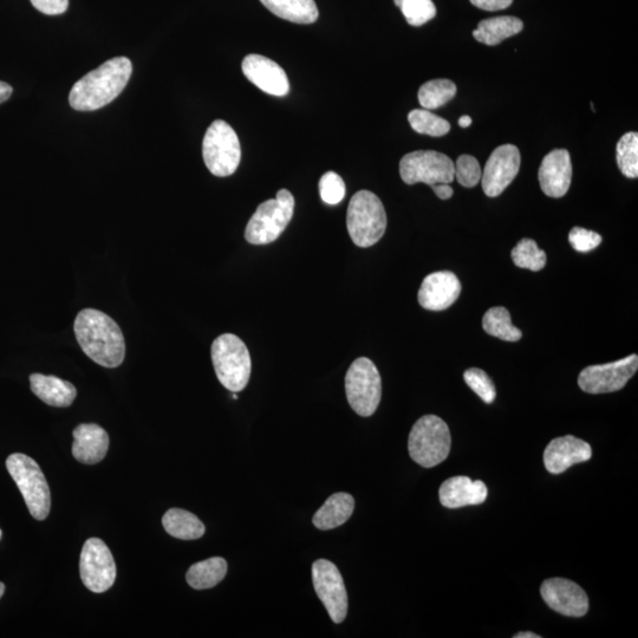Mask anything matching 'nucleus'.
I'll return each mask as SVG.
<instances>
[{"label":"nucleus","instance_id":"nucleus-1","mask_svg":"<svg viewBox=\"0 0 638 638\" xmlns=\"http://www.w3.org/2000/svg\"><path fill=\"white\" fill-rule=\"evenodd\" d=\"M74 331L83 353L101 367L117 368L125 361V337L114 319L104 312L82 310L75 319Z\"/></svg>","mask_w":638,"mask_h":638},{"label":"nucleus","instance_id":"nucleus-2","mask_svg":"<svg viewBox=\"0 0 638 638\" xmlns=\"http://www.w3.org/2000/svg\"><path fill=\"white\" fill-rule=\"evenodd\" d=\"M132 73L133 64L127 57H115L103 63L71 88V108L78 112H94L106 107L126 88Z\"/></svg>","mask_w":638,"mask_h":638},{"label":"nucleus","instance_id":"nucleus-3","mask_svg":"<svg viewBox=\"0 0 638 638\" xmlns=\"http://www.w3.org/2000/svg\"><path fill=\"white\" fill-rule=\"evenodd\" d=\"M452 447L451 431L439 416L425 415L415 422L409 434L408 451L416 464L432 468L448 458Z\"/></svg>","mask_w":638,"mask_h":638},{"label":"nucleus","instance_id":"nucleus-4","mask_svg":"<svg viewBox=\"0 0 638 638\" xmlns=\"http://www.w3.org/2000/svg\"><path fill=\"white\" fill-rule=\"evenodd\" d=\"M211 354L220 383L230 392H242L250 381L252 369L245 343L236 335H221L213 342Z\"/></svg>","mask_w":638,"mask_h":638},{"label":"nucleus","instance_id":"nucleus-5","mask_svg":"<svg viewBox=\"0 0 638 638\" xmlns=\"http://www.w3.org/2000/svg\"><path fill=\"white\" fill-rule=\"evenodd\" d=\"M347 227L356 246L379 243L387 229V214L380 198L369 191L357 192L350 200Z\"/></svg>","mask_w":638,"mask_h":638},{"label":"nucleus","instance_id":"nucleus-6","mask_svg":"<svg viewBox=\"0 0 638 638\" xmlns=\"http://www.w3.org/2000/svg\"><path fill=\"white\" fill-rule=\"evenodd\" d=\"M6 468L21 491L32 517L47 519L50 513L51 496L47 479L34 459L22 453L11 454Z\"/></svg>","mask_w":638,"mask_h":638},{"label":"nucleus","instance_id":"nucleus-7","mask_svg":"<svg viewBox=\"0 0 638 638\" xmlns=\"http://www.w3.org/2000/svg\"><path fill=\"white\" fill-rule=\"evenodd\" d=\"M295 199L288 190L277 193L276 199L260 204L246 226L245 238L253 245L276 242L294 217Z\"/></svg>","mask_w":638,"mask_h":638},{"label":"nucleus","instance_id":"nucleus-8","mask_svg":"<svg viewBox=\"0 0 638 638\" xmlns=\"http://www.w3.org/2000/svg\"><path fill=\"white\" fill-rule=\"evenodd\" d=\"M203 156L208 171L216 177H230L237 171L242 159V147L237 133L229 123L217 120L207 129Z\"/></svg>","mask_w":638,"mask_h":638},{"label":"nucleus","instance_id":"nucleus-9","mask_svg":"<svg viewBox=\"0 0 638 638\" xmlns=\"http://www.w3.org/2000/svg\"><path fill=\"white\" fill-rule=\"evenodd\" d=\"M345 393L356 414L368 418L376 412L381 402L382 381L373 361L360 357L351 364L345 375Z\"/></svg>","mask_w":638,"mask_h":638},{"label":"nucleus","instance_id":"nucleus-10","mask_svg":"<svg viewBox=\"0 0 638 638\" xmlns=\"http://www.w3.org/2000/svg\"><path fill=\"white\" fill-rule=\"evenodd\" d=\"M400 174L407 185L451 184L454 181V162L447 155L435 151H418L403 156Z\"/></svg>","mask_w":638,"mask_h":638},{"label":"nucleus","instance_id":"nucleus-11","mask_svg":"<svg viewBox=\"0 0 638 638\" xmlns=\"http://www.w3.org/2000/svg\"><path fill=\"white\" fill-rule=\"evenodd\" d=\"M80 574L86 587L96 594L108 591L116 579V564L112 552L99 538H90L83 546Z\"/></svg>","mask_w":638,"mask_h":638},{"label":"nucleus","instance_id":"nucleus-12","mask_svg":"<svg viewBox=\"0 0 638 638\" xmlns=\"http://www.w3.org/2000/svg\"><path fill=\"white\" fill-rule=\"evenodd\" d=\"M312 583L332 622L342 623L348 614V594L340 570L327 559L312 565Z\"/></svg>","mask_w":638,"mask_h":638},{"label":"nucleus","instance_id":"nucleus-13","mask_svg":"<svg viewBox=\"0 0 638 638\" xmlns=\"http://www.w3.org/2000/svg\"><path fill=\"white\" fill-rule=\"evenodd\" d=\"M638 356L631 355L613 363L585 368L578 377L579 387L588 394L618 392L636 374Z\"/></svg>","mask_w":638,"mask_h":638},{"label":"nucleus","instance_id":"nucleus-14","mask_svg":"<svg viewBox=\"0 0 638 638\" xmlns=\"http://www.w3.org/2000/svg\"><path fill=\"white\" fill-rule=\"evenodd\" d=\"M522 158L513 145L500 146L494 151L481 174V184L487 197L496 198L516 179Z\"/></svg>","mask_w":638,"mask_h":638},{"label":"nucleus","instance_id":"nucleus-15","mask_svg":"<svg viewBox=\"0 0 638 638\" xmlns=\"http://www.w3.org/2000/svg\"><path fill=\"white\" fill-rule=\"evenodd\" d=\"M543 600L556 613L583 617L589 611V598L575 582L565 578L546 579L540 588Z\"/></svg>","mask_w":638,"mask_h":638},{"label":"nucleus","instance_id":"nucleus-16","mask_svg":"<svg viewBox=\"0 0 638 638\" xmlns=\"http://www.w3.org/2000/svg\"><path fill=\"white\" fill-rule=\"evenodd\" d=\"M242 68L247 80L264 93L278 97L289 94L288 75L281 65L273 62L270 58L256 54L246 56Z\"/></svg>","mask_w":638,"mask_h":638},{"label":"nucleus","instance_id":"nucleus-17","mask_svg":"<svg viewBox=\"0 0 638 638\" xmlns=\"http://www.w3.org/2000/svg\"><path fill=\"white\" fill-rule=\"evenodd\" d=\"M461 284L453 272L440 271L423 279L419 291V303L423 309L442 311L457 302Z\"/></svg>","mask_w":638,"mask_h":638},{"label":"nucleus","instance_id":"nucleus-18","mask_svg":"<svg viewBox=\"0 0 638 638\" xmlns=\"http://www.w3.org/2000/svg\"><path fill=\"white\" fill-rule=\"evenodd\" d=\"M592 449L588 442L574 435L562 436L552 440L544 452V464L551 474H561L571 466L589 461Z\"/></svg>","mask_w":638,"mask_h":638},{"label":"nucleus","instance_id":"nucleus-19","mask_svg":"<svg viewBox=\"0 0 638 638\" xmlns=\"http://www.w3.org/2000/svg\"><path fill=\"white\" fill-rule=\"evenodd\" d=\"M538 179L542 191L548 197H564L572 179L570 153L566 149H555L546 155L539 167Z\"/></svg>","mask_w":638,"mask_h":638},{"label":"nucleus","instance_id":"nucleus-20","mask_svg":"<svg viewBox=\"0 0 638 638\" xmlns=\"http://www.w3.org/2000/svg\"><path fill=\"white\" fill-rule=\"evenodd\" d=\"M487 496V487L483 481H473L462 475L446 480L439 491L440 503L447 509L480 505L485 503Z\"/></svg>","mask_w":638,"mask_h":638},{"label":"nucleus","instance_id":"nucleus-21","mask_svg":"<svg viewBox=\"0 0 638 638\" xmlns=\"http://www.w3.org/2000/svg\"><path fill=\"white\" fill-rule=\"evenodd\" d=\"M109 442V435L102 427L95 423H82L74 431V457L82 464H99L106 458Z\"/></svg>","mask_w":638,"mask_h":638},{"label":"nucleus","instance_id":"nucleus-22","mask_svg":"<svg viewBox=\"0 0 638 638\" xmlns=\"http://www.w3.org/2000/svg\"><path fill=\"white\" fill-rule=\"evenodd\" d=\"M30 384L32 393L51 407H69L76 399L77 390L74 384L56 376L32 374Z\"/></svg>","mask_w":638,"mask_h":638},{"label":"nucleus","instance_id":"nucleus-23","mask_svg":"<svg viewBox=\"0 0 638 638\" xmlns=\"http://www.w3.org/2000/svg\"><path fill=\"white\" fill-rule=\"evenodd\" d=\"M355 510V499L348 493H335L325 501L324 505L319 509L312 523L318 530L328 531L334 530L348 522Z\"/></svg>","mask_w":638,"mask_h":638},{"label":"nucleus","instance_id":"nucleus-24","mask_svg":"<svg viewBox=\"0 0 638 638\" xmlns=\"http://www.w3.org/2000/svg\"><path fill=\"white\" fill-rule=\"evenodd\" d=\"M523 28L524 23L517 17H494L481 21L478 29L473 31V36L480 43L498 45L505 39L518 35Z\"/></svg>","mask_w":638,"mask_h":638},{"label":"nucleus","instance_id":"nucleus-25","mask_svg":"<svg viewBox=\"0 0 638 638\" xmlns=\"http://www.w3.org/2000/svg\"><path fill=\"white\" fill-rule=\"evenodd\" d=\"M273 15L296 24H312L317 21L315 0H260Z\"/></svg>","mask_w":638,"mask_h":638},{"label":"nucleus","instance_id":"nucleus-26","mask_svg":"<svg viewBox=\"0 0 638 638\" xmlns=\"http://www.w3.org/2000/svg\"><path fill=\"white\" fill-rule=\"evenodd\" d=\"M162 525L168 535L181 540L199 539L205 535L206 531L205 525L197 516L181 509L167 511L162 518Z\"/></svg>","mask_w":638,"mask_h":638},{"label":"nucleus","instance_id":"nucleus-27","mask_svg":"<svg viewBox=\"0 0 638 638\" xmlns=\"http://www.w3.org/2000/svg\"><path fill=\"white\" fill-rule=\"evenodd\" d=\"M227 574V563L224 558L213 557L191 566L187 571L186 581L195 590H206L216 587Z\"/></svg>","mask_w":638,"mask_h":638},{"label":"nucleus","instance_id":"nucleus-28","mask_svg":"<svg viewBox=\"0 0 638 638\" xmlns=\"http://www.w3.org/2000/svg\"><path fill=\"white\" fill-rule=\"evenodd\" d=\"M483 328L488 335L507 342H518L523 334L512 324L509 310L503 307L488 310L483 318Z\"/></svg>","mask_w":638,"mask_h":638},{"label":"nucleus","instance_id":"nucleus-29","mask_svg":"<svg viewBox=\"0 0 638 638\" xmlns=\"http://www.w3.org/2000/svg\"><path fill=\"white\" fill-rule=\"evenodd\" d=\"M457 86L451 80L440 78L423 84L419 90V102L427 110L438 109L454 99Z\"/></svg>","mask_w":638,"mask_h":638},{"label":"nucleus","instance_id":"nucleus-30","mask_svg":"<svg viewBox=\"0 0 638 638\" xmlns=\"http://www.w3.org/2000/svg\"><path fill=\"white\" fill-rule=\"evenodd\" d=\"M410 126L416 133L440 138L449 133L451 123L427 109H414L408 115Z\"/></svg>","mask_w":638,"mask_h":638},{"label":"nucleus","instance_id":"nucleus-31","mask_svg":"<svg viewBox=\"0 0 638 638\" xmlns=\"http://www.w3.org/2000/svg\"><path fill=\"white\" fill-rule=\"evenodd\" d=\"M514 264L520 269L533 272L543 270L546 265V253L540 250L535 240L522 239L511 253Z\"/></svg>","mask_w":638,"mask_h":638},{"label":"nucleus","instance_id":"nucleus-32","mask_svg":"<svg viewBox=\"0 0 638 638\" xmlns=\"http://www.w3.org/2000/svg\"><path fill=\"white\" fill-rule=\"evenodd\" d=\"M617 164L624 177H638V134L636 132L623 135L617 143Z\"/></svg>","mask_w":638,"mask_h":638},{"label":"nucleus","instance_id":"nucleus-33","mask_svg":"<svg viewBox=\"0 0 638 638\" xmlns=\"http://www.w3.org/2000/svg\"><path fill=\"white\" fill-rule=\"evenodd\" d=\"M394 2L410 25L421 26L432 21L436 16L433 0H394Z\"/></svg>","mask_w":638,"mask_h":638},{"label":"nucleus","instance_id":"nucleus-34","mask_svg":"<svg viewBox=\"0 0 638 638\" xmlns=\"http://www.w3.org/2000/svg\"><path fill=\"white\" fill-rule=\"evenodd\" d=\"M464 380L475 394L487 405H491L496 400L497 390L493 381L484 370L471 368L465 371Z\"/></svg>","mask_w":638,"mask_h":638},{"label":"nucleus","instance_id":"nucleus-35","mask_svg":"<svg viewBox=\"0 0 638 638\" xmlns=\"http://www.w3.org/2000/svg\"><path fill=\"white\" fill-rule=\"evenodd\" d=\"M481 167L479 161L471 155H461L454 166L455 179L461 186L472 188L481 180Z\"/></svg>","mask_w":638,"mask_h":638},{"label":"nucleus","instance_id":"nucleus-36","mask_svg":"<svg viewBox=\"0 0 638 638\" xmlns=\"http://www.w3.org/2000/svg\"><path fill=\"white\" fill-rule=\"evenodd\" d=\"M319 194L325 204L337 205L345 197L343 179L335 172H328L319 180Z\"/></svg>","mask_w":638,"mask_h":638},{"label":"nucleus","instance_id":"nucleus-37","mask_svg":"<svg viewBox=\"0 0 638 638\" xmlns=\"http://www.w3.org/2000/svg\"><path fill=\"white\" fill-rule=\"evenodd\" d=\"M569 242L577 252L587 253L601 245L602 237L594 231L575 227L569 234Z\"/></svg>","mask_w":638,"mask_h":638},{"label":"nucleus","instance_id":"nucleus-38","mask_svg":"<svg viewBox=\"0 0 638 638\" xmlns=\"http://www.w3.org/2000/svg\"><path fill=\"white\" fill-rule=\"evenodd\" d=\"M34 8L48 16L62 15L68 10L69 0H30Z\"/></svg>","mask_w":638,"mask_h":638},{"label":"nucleus","instance_id":"nucleus-39","mask_svg":"<svg viewBox=\"0 0 638 638\" xmlns=\"http://www.w3.org/2000/svg\"><path fill=\"white\" fill-rule=\"evenodd\" d=\"M477 8L485 11H500L510 8L513 0H471Z\"/></svg>","mask_w":638,"mask_h":638},{"label":"nucleus","instance_id":"nucleus-40","mask_svg":"<svg viewBox=\"0 0 638 638\" xmlns=\"http://www.w3.org/2000/svg\"><path fill=\"white\" fill-rule=\"evenodd\" d=\"M431 187L433 188L436 197L440 198L441 200H448L453 197L454 191L453 188L449 186V184H435Z\"/></svg>","mask_w":638,"mask_h":638},{"label":"nucleus","instance_id":"nucleus-41","mask_svg":"<svg viewBox=\"0 0 638 638\" xmlns=\"http://www.w3.org/2000/svg\"><path fill=\"white\" fill-rule=\"evenodd\" d=\"M12 91L10 84L0 81V104L10 99Z\"/></svg>","mask_w":638,"mask_h":638},{"label":"nucleus","instance_id":"nucleus-42","mask_svg":"<svg viewBox=\"0 0 638 638\" xmlns=\"http://www.w3.org/2000/svg\"><path fill=\"white\" fill-rule=\"evenodd\" d=\"M472 125V119L470 116H462L459 119V126L461 128H467L470 127Z\"/></svg>","mask_w":638,"mask_h":638},{"label":"nucleus","instance_id":"nucleus-43","mask_svg":"<svg viewBox=\"0 0 638 638\" xmlns=\"http://www.w3.org/2000/svg\"><path fill=\"white\" fill-rule=\"evenodd\" d=\"M514 638H540L542 636H539L537 634H533V633H529V631H526V633H519L517 635L513 636Z\"/></svg>","mask_w":638,"mask_h":638},{"label":"nucleus","instance_id":"nucleus-44","mask_svg":"<svg viewBox=\"0 0 638 638\" xmlns=\"http://www.w3.org/2000/svg\"><path fill=\"white\" fill-rule=\"evenodd\" d=\"M5 592V585L3 583H0V598L3 597Z\"/></svg>","mask_w":638,"mask_h":638},{"label":"nucleus","instance_id":"nucleus-45","mask_svg":"<svg viewBox=\"0 0 638 638\" xmlns=\"http://www.w3.org/2000/svg\"><path fill=\"white\" fill-rule=\"evenodd\" d=\"M234 400H238V396L236 394L233 395Z\"/></svg>","mask_w":638,"mask_h":638},{"label":"nucleus","instance_id":"nucleus-46","mask_svg":"<svg viewBox=\"0 0 638 638\" xmlns=\"http://www.w3.org/2000/svg\"><path fill=\"white\" fill-rule=\"evenodd\" d=\"M0 539H2V531H0Z\"/></svg>","mask_w":638,"mask_h":638}]
</instances>
